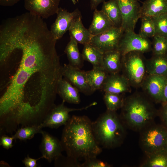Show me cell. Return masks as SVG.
<instances>
[{
    "label": "cell",
    "mask_w": 167,
    "mask_h": 167,
    "mask_svg": "<svg viewBox=\"0 0 167 167\" xmlns=\"http://www.w3.org/2000/svg\"><path fill=\"white\" fill-rule=\"evenodd\" d=\"M92 122L86 116L73 115L64 125L61 139L63 151L74 159L94 157L102 151L93 132Z\"/></svg>",
    "instance_id": "6da1fadb"
},
{
    "label": "cell",
    "mask_w": 167,
    "mask_h": 167,
    "mask_svg": "<svg viewBox=\"0 0 167 167\" xmlns=\"http://www.w3.org/2000/svg\"><path fill=\"white\" fill-rule=\"evenodd\" d=\"M144 93L135 92L125 98L119 116L126 127L139 132L154 122L158 110Z\"/></svg>",
    "instance_id": "7a4b0ae2"
},
{
    "label": "cell",
    "mask_w": 167,
    "mask_h": 167,
    "mask_svg": "<svg viewBox=\"0 0 167 167\" xmlns=\"http://www.w3.org/2000/svg\"><path fill=\"white\" fill-rule=\"evenodd\" d=\"M93 133L99 146L108 149L120 146L126 136V127L116 111L107 110L92 122Z\"/></svg>",
    "instance_id": "3957f363"
},
{
    "label": "cell",
    "mask_w": 167,
    "mask_h": 167,
    "mask_svg": "<svg viewBox=\"0 0 167 167\" xmlns=\"http://www.w3.org/2000/svg\"><path fill=\"white\" fill-rule=\"evenodd\" d=\"M146 59L143 53L131 52L122 56V75L127 79L131 87L140 88L147 75Z\"/></svg>",
    "instance_id": "277c9868"
},
{
    "label": "cell",
    "mask_w": 167,
    "mask_h": 167,
    "mask_svg": "<svg viewBox=\"0 0 167 167\" xmlns=\"http://www.w3.org/2000/svg\"><path fill=\"white\" fill-rule=\"evenodd\" d=\"M139 143L147 155L165 148L167 129L163 125L152 123L139 131Z\"/></svg>",
    "instance_id": "5b68a950"
},
{
    "label": "cell",
    "mask_w": 167,
    "mask_h": 167,
    "mask_svg": "<svg viewBox=\"0 0 167 167\" xmlns=\"http://www.w3.org/2000/svg\"><path fill=\"white\" fill-rule=\"evenodd\" d=\"M152 50V42L150 40L132 31L124 32L118 49L121 56L131 52H138L143 54Z\"/></svg>",
    "instance_id": "8992f818"
},
{
    "label": "cell",
    "mask_w": 167,
    "mask_h": 167,
    "mask_svg": "<svg viewBox=\"0 0 167 167\" xmlns=\"http://www.w3.org/2000/svg\"><path fill=\"white\" fill-rule=\"evenodd\" d=\"M65 102L57 105H55L49 111L42 123L40 124L43 128L57 129L65 125L70 120L71 112L85 110L97 104L93 102L89 105L80 108H68L64 105Z\"/></svg>",
    "instance_id": "52a82bcc"
},
{
    "label": "cell",
    "mask_w": 167,
    "mask_h": 167,
    "mask_svg": "<svg viewBox=\"0 0 167 167\" xmlns=\"http://www.w3.org/2000/svg\"><path fill=\"white\" fill-rule=\"evenodd\" d=\"M123 32L121 28L115 27L104 33L93 36L89 44L103 54L118 50Z\"/></svg>",
    "instance_id": "ba28073f"
},
{
    "label": "cell",
    "mask_w": 167,
    "mask_h": 167,
    "mask_svg": "<svg viewBox=\"0 0 167 167\" xmlns=\"http://www.w3.org/2000/svg\"><path fill=\"white\" fill-rule=\"evenodd\" d=\"M117 0L122 17V29L124 32L134 31L136 23L141 17V6L138 0Z\"/></svg>",
    "instance_id": "9c48e42d"
},
{
    "label": "cell",
    "mask_w": 167,
    "mask_h": 167,
    "mask_svg": "<svg viewBox=\"0 0 167 167\" xmlns=\"http://www.w3.org/2000/svg\"><path fill=\"white\" fill-rule=\"evenodd\" d=\"M57 17L51 25L50 31L55 39L57 40L62 38L69 31L75 20L81 16L80 12L77 9L72 12L59 7L56 14Z\"/></svg>",
    "instance_id": "30bf717a"
},
{
    "label": "cell",
    "mask_w": 167,
    "mask_h": 167,
    "mask_svg": "<svg viewBox=\"0 0 167 167\" xmlns=\"http://www.w3.org/2000/svg\"><path fill=\"white\" fill-rule=\"evenodd\" d=\"M167 76L148 74L141 85L143 93L153 102L162 103Z\"/></svg>",
    "instance_id": "8fae6325"
},
{
    "label": "cell",
    "mask_w": 167,
    "mask_h": 167,
    "mask_svg": "<svg viewBox=\"0 0 167 167\" xmlns=\"http://www.w3.org/2000/svg\"><path fill=\"white\" fill-rule=\"evenodd\" d=\"M62 74L79 92L86 95H90L94 92L88 83L85 71L69 64H65L62 67Z\"/></svg>",
    "instance_id": "7c38bea8"
},
{
    "label": "cell",
    "mask_w": 167,
    "mask_h": 167,
    "mask_svg": "<svg viewBox=\"0 0 167 167\" xmlns=\"http://www.w3.org/2000/svg\"><path fill=\"white\" fill-rule=\"evenodd\" d=\"M24 7L29 12L43 19H47L55 14L60 0H24Z\"/></svg>",
    "instance_id": "4fadbf2b"
},
{
    "label": "cell",
    "mask_w": 167,
    "mask_h": 167,
    "mask_svg": "<svg viewBox=\"0 0 167 167\" xmlns=\"http://www.w3.org/2000/svg\"><path fill=\"white\" fill-rule=\"evenodd\" d=\"M40 149L43 158L51 162L61 155L63 151L61 141L49 133L42 130Z\"/></svg>",
    "instance_id": "5bb4252c"
},
{
    "label": "cell",
    "mask_w": 167,
    "mask_h": 167,
    "mask_svg": "<svg viewBox=\"0 0 167 167\" xmlns=\"http://www.w3.org/2000/svg\"><path fill=\"white\" fill-rule=\"evenodd\" d=\"M131 86L126 78L122 74H109L107 76L101 90L118 94H124L131 91Z\"/></svg>",
    "instance_id": "9a60e30c"
},
{
    "label": "cell",
    "mask_w": 167,
    "mask_h": 167,
    "mask_svg": "<svg viewBox=\"0 0 167 167\" xmlns=\"http://www.w3.org/2000/svg\"><path fill=\"white\" fill-rule=\"evenodd\" d=\"M114 27L112 22L102 10H94L92 21L88 29L92 36L104 33Z\"/></svg>",
    "instance_id": "2e32d148"
},
{
    "label": "cell",
    "mask_w": 167,
    "mask_h": 167,
    "mask_svg": "<svg viewBox=\"0 0 167 167\" xmlns=\"http://www.w3.org/2000/svg\"><path fill=\"white\" fill-rule=\"evenodd\" d=\"M79 91L65 78L62 77L59 80L57 88V93L63 101L77 104L80 102Z\"/></svg>",
    "instance_id": "e0dca14e"
},
{
    "label": "cell",
    "mask_w": 167,
    "mask_h": 167,
    "mask_svg": "<svg viewBox=\"0 0 167 167\" xmlns=\"http://www.w3.org/2000/svg\"><path fill=\"white\" fill-rule=\"evenodd\" d=\"M167 13V0H146L141 7V17L153 18Z\"/></svg>",
    "instance_id": "ac0fdd59"
},
{
    "label": "cell",
    "mask_w": 167,
    "mask_h": 167,
    "mask_svg": "<svg viewBox=\"0 0 167 167\" xmlns=\"http://www.w3.org/2000/svg\"><path fill=\"white\" fill-rule=\"evenodd\" d=\"M146 66L148 74L167 76V54L153 55L146 60Z\"/></svg>",
    "instance_id": "d6986e66"
},
{
    "label": "cell",
    "mask_w": 167,
    "mask_h": 167,
    "mask_svg": "<svg viewBox=\"0 0 167 167\" xmlns=\"http://www.w3.org/2000/svg\"><path fill=\"white\" fill-rule=\"evenodd\" d=\"M69 31L70 37L74 38L78 43L84 45L89 44L93 36L88 29L84 26L82 22V16L75 20Z\"/></svg>",
    "instance_id": "ffe728a7"
},
{
    "label": "cell",
    "mask_w": 167,
    "mask_h": 167,
    "mask_svg": "<svg viewBox=\"0 0 167 167\" xmlns=\"http://www.w3.org/2000/svg\"><path fill=\"white\" fill-rule=\"evenodd\" d=\"M109 74L102 67H93L91 70L86 71L88 83L93 92L101 90Z\"/></svg>",
    "instance_id": "44dd1931"
},
{
    "label": "cell",
    "mask_w": 167,
    "mask_h": 167,
    "mask_svg": "<svg viewBox=\"0 0 167 167\" xmlns=\"http://www.w3.org/2000/svg\"><path fill=\"white\" fill-rule=\"evenodd\" d=\"M121 57L118 50L103 54V67L109 74L119 73L122 69Z\"/></svg>",
    "instance_id": "7402d4cb"
},
{
    "label": "cell",
    "mask_w": 167,
    "mask_h": 167,
    "mask_svg": "<svg viewBox=\"0 0 167 167\" xmlns=\"http://www.w3.org/2000/svg\"><path fill=\"white\" fill-rule=\"evenodd\" d=\"M101 10L108 16L115 27L121 28L122 17L117 0L104 2Z\"/></svg>",
    "instance_id": "603a6c76"
},
{
    "label": "cell",
    "mask_w": 167,
    "mask_h": 167,
    "mask_svg": "<svg viewBox=\"0 0 167 167\" xmlns=\"http://www.w3.org/2000/svg\"><path fill=\"white\" fill-rule=\"evenodd\" d=\"M78 43L74 38L70 37L65 52L66 54L69 64L76 68L80 69L83 66V60L82 54L79 52Z\"/></svg>",
    "instance_id": "cb8c5ba5"
},
{
    "label": "cell",
    "mask_w": 167,
    "mask_h": 167,
    "mask_svg": "<svg viewBox=\"0 0 167 167\" xmlns=\"http://www.w3.org/2000/svg\"><path fill=\"white\" fill-rule=\"evenodd\" d=\"M146 156L140 166L167 167V148H164Z\"/></svg>",
    "instance_id": "d4e9b609"
},
{
    "label": "cell",
    "mask_w": 167,
    "mask_h": 167,
    "mask_svg": "<svg viewBox=\"0 0 167 167\" xmlns=\"http://www.w3.org/2000/svg\"><path fill=\"white\" fill-rule=\"evenodd\" d=\"M82 55L83 60L90 63L93 67H103V54L89 44L84 45Z\"/></svg>",
    "instance_id": "484cf974"
},
{
    "label": "cell",
    "mask_w": 167,
    "mask_h": 167,
    "mask_svg": "<svg viewBox=\"0 0 167 167\" xmlns=\"http://www.w3.org/2000/svg\"><path fill=\"white\" fill-rule=\"evenodd\" d=\"M42 128L41 124L21 127L16 130L13 136L14 139L26 141L32 139L36 134H41Z\"/></svg>",
    "instance_id": "4316f807"
},
{
    "label": "cell",
    "mask_w": 167,
    "mask_h": 167,
    "mask_svg": "<svg viewBox=\"0 0 167 167\" xmlns=\"http://www.w3.org/2000/svg\"><path fill=\"white\" fill-rule=\"evenodd\" d=\"M123 94L105 92L103 100L107 110L116 111L118 110L121 109L123 106L125 98Z\"/></svg>",
    "instance_id": "83f0119b"
},
{
    "label": "cell",
    "mask_w": 167,
    "mask_h": 167,
    "mask_svg": "<svg viewBox=\"0 0 167 167\" xmlns=\"http://www.w3.org/2000/svg\"><path fill=\"white\" fill-rule=\"evenodd\" d=\"M140 18L141 23L139 34L146 38L154 37L155 36V30L153 18L147 16H143Z\"/></svg>",
    "instance_id": "f1b7e54d"
},
{
    "label": "cell",
    "mask_w": 167,
    "mask_h": 167,
    "mask_svg": "<svg viewBox=\"0 0 167 167\" xmlns=\"http://www.w3.org/2000/svg\"><path fill=\"white\" fill-rule=\"evenodd\" d=\"M152 18L155 27V36L167 38V13Z\"/></svg>",
    "instance_id": "f546056e"
},
{
    "label": "cell",
    "mask_w": 167,
    "mask_h": 167,
    "mask_svg": "<svg viewBox=\"0 0 167 167\" xmlns=\"http://www.w3.org/2000/svg\"><path fill=\"white\" fill-rule=\"evenodd\" d=\"M152 50L153 55L167 54V38L155 36L153 37Z\"/></svg>",
    "instance_id": "4dcf8cb0"
},
{
    "label": "cell",
    "mask_w": 167,
    "mask_h": 167,
    "mask_svg": "<svg viewBox=\"0 0 167 167\" xmlns=\"http://www.w3.org/2000/svg\"><path fill=\"white\" fill-rule=\"evenodd\" d=\"M54 165L57 167H80L81 164L78 160L68 156H65L62 154L54 160Z\"/></svg>",
    "instance_id": "1f68e13d"
},
{
    "label": "cell",
    "mask_w": 167,
    "mask_h": 167,
    "mask_svg": "<svg viewBox=\"0 0 167 167\" xmlns=\"http://www.w3.org/2000/svg\"><path fill=\"white\" fill-rule=\"evenodd\" d=\"M111 165L107 163L96 158V157L89 158L84 160L81 164L80 167H110Z\"/></svg>",
    "instance_id": "d6a6232c"
},
{
    "label": "cell",
    "mask_w": 167,
    "mask_h": 167,
    "mask_svg": "<svg viewBox=\"0 0 167 167\" xmlns=\"http://www.w3.org/2000/svg\"><path fill=\"white\" fill-rule=\"evenodd\" d=\"M14 139L13 136H9L6 135H3L0 137V145L6 149H9L13 146V143Z\"/></svg>",
    "instance_id": "836d02e7"
},
{
    "label": "cell",
    "mask_w": 167,
    "mask_h": 167,
    "mask_svg": "<svg viewBox=\"0 0 167 167\" xmlns=\"http://www.w3.org/2000/svg\"><path fill=\"white\" fill-rule=\"evenodd\" d=\"M161 104V107L158 110V115L160 117L163 125L167 129V103Z\"/></svg>",
    "instance_id": "e575fe53"
},
{
    "label": "cell",
    "mask_w": 167,
    "mask_h": 167,
    "mask_svg": "<svg viewBox=\"0 0 167 167\" xmlns=\"http://www.w3.org/2000/svg\"><path fill=\"white\" fill-rule=\"evenodd\" d=\"M41 158H43L42 156L38 159H35L30 157L28 155L22 161L26 167H36L37 165L36 162Z\"/></svg>",
    "instance_id": "d590c367"
},
{
    "label": "cell",
    "mask_w": 167,
    "mask_h": 167,
    "mask_svg": "<svg viewBox=\"0 0 167 167\" xmlns=\"http://www.w3.org/2000/svg\"><path fill=\"white\" fill-rule=\"evenodd\" d=\"M20 0H0V5L3 6H11L19 2Z\"/></svg>",
    "instance_id": "8d00e7d4"
},
{
    "label": "cell",
    "mask_w": 167,
    "mask_h": 167,
    "mask_svg": "<svg viewBox=\"0 0 167 167\" xmlns=\"http://www.w3.org/2000/svg\"><path fill=\"white\" fill-rule=\"evenodd\" d=\"M105 0H90V7L92 10L97 9L98 5L101 3L105 1Z\"/></svg>",
    "instance_id": "74e56055"
},
{
    "label": "cell",
    "mask_w": 167,
    "mask_h": 167,
    "mask_svg": "<svg viewBox=\"0 0 167 167\" xmlns=\"http://www.w3.org/2000/svg\"><path fill=\"white\" fill-rule=\"evenodd\" d=\"M162 103H167V79L164 90Z\"/></svg>",
    "instance_id": "f35d334b"
},
{
    "label": "cell",
    "mask_w": 167,
    "mask_h": 167,
    "mask_svg": "<svg viewBox=\"0 0 167 167\" xmlns=\"http://www.w3.org/2000/svg\"><path fill=\"white\" fill-rule=\"evenodd\" d=\"M73 4L74 5L76 4L77 3V1L76 0H71Z\"/></svg>",
    "instance_id": "ab89813d"
},
{
    "label": "cell",
    "mask_w": 167,
    "mask_h": 167,
    "mask_svg": "<svg viewBox=\"0 0 167 167\" xmlns=\"http://www.w3.org/2000/svg\"><path fill=\"white\" fill-rule=\"evenodd\" d=\"M165 148H167V139H166V142H165Z\"/></svg>",
    "instance_id": "60d3db41"
}]
</instances>
